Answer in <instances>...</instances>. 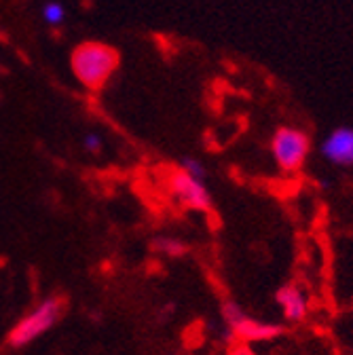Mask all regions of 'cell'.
<instances>
[{"label": "cell", "mask_w": 353, "mask_h": 355, "mask_svg": "<svg viewBox=\"0 0 353 355\" xmlns=\"http://www.w3.org/2000/svg\"><path fill=\"white\" fill-rule=\"evenodd\" d=\"M150 245H153V250L157 254H163V256H169V258H182V256L189 254V245L178 237L161 235V237H155Z\"/></svg>", "instance_id": "cell-8"}, {"label": "cell", "mask_w": 353, "mask_h": 355, "mask_svg": "<svg viewBox=\"0 0 353 355\" xmlns=\"http://www.w3.org/2000/svg\"><path fill=\"white\" fill-rule=\"evenodd\" d=\"M182 171H187L189 175H193L195 180H201V182H205V178H207V169H205V165L199 161V159H195V157H184L182 161H180V165H178Z\"/></svg>", "instance_id": "cell-9"}, {"label": "cell", "mask_w": 353, "mask_h": 355, "mask_svg": "<svg viewBox=\"0 0 353 355\" xmlns=\"http://www.w3.org/2000/svg\"><path fill=\"white\" fill-rule=\"evenodd\" d=\"M42 17H45V21L49 26H60L64 21V17H66V11H64V7L60 3H55V0H53V3H47L45 9H42Z\"/></svg>", "instance_id": "cell-10"}, {"label": "cell", "mask_w": 353, "mask_h": 355, "mask_svg": "<svg viewBox=\"0 0 353 355\" xmlns=\"http://www.w3.org/2000/svg\"><path fill=\"white\" fill-rule=\"evenodd\" d=\"M119 51L106 42L98 40H87L74 47L70 55V68L76 80L92 89V92H100L108 85L112 74L119 68Z\"/></svg>", "instance_id": "cell-1"}, {"label": "cell", "mask_w": 353, "mask_h": 355, "mask_svg": "<svg viewBox=\"0 0 353 355\" xmlns=\"http://www.w3.org/2000/svg\"><path fill=\"white\" fill-rule=\"evenodd\" d=\"M102 146H104V142H102V138L98 136V133H87V136H85V148L89 150L92 155H98L102 150Z\"/></svg>", "instance_id": "cell-11"}, {"label": "cell", "mask_w": 353, "mask_h": 355, "mask_svg": "<svg viewBox=\"0 0 353 355\" xmlns=\"http://www.w3.org/2000/svg\"><path fill=\"white\" fill-rule=\"evenodd\" d=\"M282 334H284V326L260 322V320H254L250 315H246L237 324V328L231 332V336H235L243 343H269V340L279 338Z\"/></svg>", "instance_id": "cell-7"}, {"label": "cell", "mask_w": 353, "mask_h": 355, "mask_svg": "<svg viewBox=\"0 0 353 355\" xmlns=\"http://www.w3.org/2000/svg\"><path fill=\"white\" fill-rule=\"evenodd\" d=\"M229 355H256V353L252 351V347H250V345H237Z\"/></svg>", "instance_id": "cell-12"}, {"label": "cell", "mask_w": 353, "mask_h": 355, "mask_svg": "<svg viewBox=\"0 0 353 355\" xmlns=\"http://www.w3.org/2000/svg\"><path fill=\"white\" fill-rule=\"evenodd\" d=\"M167 189L189 209H197V211H209L212 209V195H209L205 182L195 180L193 175H189L180 167L171 169V173L167 178Z\"/></svg>", "instance_id": "cell-4"}, {"label": "cell", "mask_w": 353, "mask_h": 355, "mask_svg": "<svg viewBox=\"0 0 353 355\" xmlns=\"http://www.w3.org/2000/svg\"><path fill=\"white\" fill-rule=\"evenodd\" d=\"M275 302L282 309V315L290 324H300L309 315V296L296 284H284L275 292Z\"/></svg>", "instance_id": "cell-6"}, {"label": "cell", "mask_w": 353, "mask_h": 355, "mask_svg": "<svg viewBox=\"0 0 353 355\" xmlns=\"http://www.w3.org/2000/svg\"><path fill=\"white\" fill-rule=\"evenodd\" d=\"M309 150H311V142L309 136L300 129L294 127H279L271 140V153L277 163V167L286 173H294L302 169Z\"/></svg>", "instance_id": "cell-3"}, {"label": "cell", "mask_w": 353, "mask_h": 355, "mask_svg": "<svg viewBox=\"0 0 353 355\" xmlns=\"http://www.w3.org/2000/svg\"><path fill=\"white\" fill-rule=\"evenodd\" d=\"M66 313V300L62 296H49L45 300H40L38 306L26 318H21L13 330L9 332V347L13 349H24L28 345H32L36 338H40L42 334H47L51 328L58 326V322L64 318Z\"/></svg>", "instance_id": "cell-2"}, {"label": "cell", "mask_w": 353, "mask_h": 355, "mask_svg": "<svg viewBox=\"0 0 353 355\" xmlns=\"http://www.w3.org/2000/svg\"><path fill=\"white\" fill-rule=\"evenodd\" d=\"M322 157L338 167H353V127H336L322 144Z\"/></svg>", "instance_id": "cell-5"}]
</instances>
